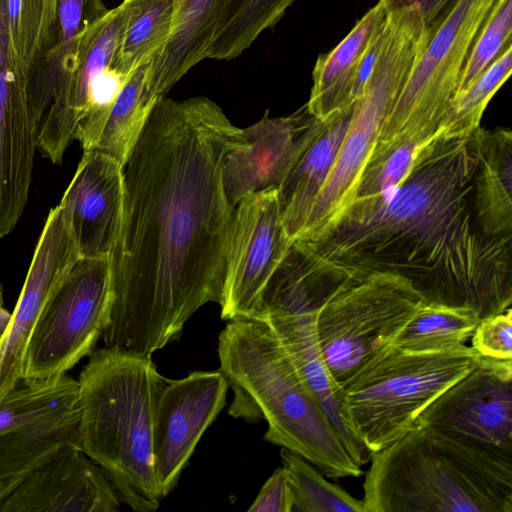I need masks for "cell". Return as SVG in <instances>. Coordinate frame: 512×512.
<instances>
[{
  "mask_svg": "<svg viewBox=\"0 0 512 512\" xmlns=\"http://www.w3.org/2000/svg\"><path fill=\"white\" fill-rule=\"evenodd\" d=\"M238 129L206 97L154 106L124 166L105 347L151 357L221 304L235 211L221 169Z\"/></svg>",
  "mask_w": 512,
  "mask_h": 512,
  "instance_id": "obj_1",
  "label": "cell"
},
{
  "mask_svg": "<svg viewBox=\"0 0 512 512\" xmlns=\"http://www.w3.org/2000/svg\"><path fill=\"white\" fill-rule=\"evenodd\" d=\"M476 131L439 134L394 192L352 202L321 237L296 241L325 266L404 277L426 302L470 307L480 319L505 311L512 303V242L486 236L477 221Z\"/></svg>",
  "mask_w": 512,
  "mask_h": 512,
  "instance_id": "obj_2",
  "label": "cell"
},
{
  "mask_svg": "<svg viewBox=\"0 0 512 512\" xmlns=\"http://www.w3.org/2000/svg\"><path fill=\"white\" fill-rule=\"evenodd\" d=\"M219 370L233 390L228 413L268 423L264 440L289 449L326 477H358L362 467L347 452L319 400L262 320H228L218 338Z\"/></svg>",
  "mask_w": 512,
  "mask_h": 512,
  "instance_id": "obj_3",
  "label": "cell"
},
{
  "mask_svg": "<svg viewBox=\"0 0 512 512\" xmlns=\"http://www.w3.org/2000/svg\"><path fill=\"white\" fill-rule=\"evenodd\" d=\"M167 378L151 357L95 349L78 378L77 446L107 474L136 512L159 508L152 449L153 418Z\"/></svg>",
  "mask_w": 512,
  "mask_h": 512,
  "instance_id": "obj_4",
  "label": "cell"
},
{
  "mask_svg": "<svg viewBox=\"0 0 512 512\" xmlns=\"http://www.w3.org/2000/svg\"><path fill=\"white\" fill-rule=\"evenodd\" d=\"M365 512H512V474L415 426L371 453Z\"/></svg>",
  "mask_w": 512,
  "mask_h": 512,
  "instance_id": "obj_5",
  "label": "cell"
},
{
  "mask_svg": "<svg viewBox=\"0 0 512 512\" xmlns=\"http://www.w3.org/2000/svg\"><path fill=\"white\" fill-rule=\"evenodd\" d=\"M432 31L417 4L387 13L377 61L351 118L328 177L302 232L295 240L313 241L330 230L354 200L382 124L420 58Z\"/></svg>",
  "mask_w": 512,
  "mask_h": 512,
  "instance_id": "obj_6",
  "label": "cell"
},
{
  "mask_svg": "<svg viewBox=\"0 0 512 512\" xmlns=\"http://www.w3.org/2000/svg\"><path fill=\"white\" fill-rule=\"evenodd\" d=\"M329 282L316 327L324 360L340 387L390 348L424 303L406 278L390 273H349L325 266Z\"/></svg>",
  "mask_w": 512,
  "mask_h": 512,
  "instance_id": "obj_7",
  "label": "cell"
},
{
  "mask_svg": "<svg viewBox=\"0 0 512 512\" xmlns=\"http://www.w3.org/2000/svg\"><path fill=\"white\" fill-rule=\"evenodd\" d=\"M479 357L466 344L437 352L393 346L344 387L351 430L371 453L384 448L414 428L419 415Z\"/></svg>",
  "mask_w": 512,
  "mask_h": 512,
  "instance_id": "obj_8",
  "label": "cell"
},
{
  "mask_svg": "<svg viewBox=\"0 0 512 512\" xmlns=\"http://www.w3.org/2000/svg\"><path fill=\"white\" fill-rule=\"evenodd\" d=\"M329 272L292 243L269 279L254 318L273 331L294 366L311 388L354 462L363 466L371 452L350 428L344 389L334 380L321 351L316 318Z\"/></svg>",
  "mask_w": 512,
  "mask_h": 512,
  "instance_id": "obj_9",
  "label": "cell"
},
{
  "mask_svg": "<svg viewBox=\"0 0 512 512\" xmlns=\"http://www.w3.org/2000/svg\"><path fill=\"white\" fill-rule=\"evenodd\" d=\"M495 0H455L432 34L385 118L368 162L441 133L472 42ZM368 164V163H367Z\"/></svg>",
  "mask_w": 512,
  "mask_h": 512,
  "instance_id": "obj_10",
  "label": "cell"
},
{
  "mask_svg": "<svg viewBox=\"0 0 512 512\" xmlns=\"http://www.w3.org/2000/svg\"><path fill=\"white\" fill-rule=\"evenodd\" d=\"M110 307L109 256L80 258L31 333L23 379L59 377L89 357L108 324Z\"/></svg>",
  "mask_w": 512,
  "mask_h": 512,
  "instance_id": "obj_11",
  "label": "cell"
},
{
  "mask_svg": "<svg viewBox=\"0 0 512 512\" xmlns=\"http://www.w3.org/2000/svg\"><path fill=\"white\" fill-rule=\"evenodd\" d=\"M78 381L21 380L0 401V505L38 467L77 446Z\"/></svg>",
  "mask_w": 512,
  "mask_h": 512,
  "instance_id": "obj_12",
  "label": "cell"
},
{
  "mask_svg": "<svg viewBox=\"0 0 512 512\" xmlns=\"http://www.w3.org/2000/svg\"><path fill=\"white\" fill-rule=\"evenodd\" d=\"M415 426L512 470V359L480 355L419 415Z\"/></svg>",
  "mask_w": 512,
  "mask_h": 512,
  "instance_id": "obj_13",
  "label": "cell"
},
{
  "mask_svg": "<svg viewBox=\"0 0 512 512\" xmlns=\"http://www.w3.org/2000/svg\"><path fill=\"white\" fill-rule=\"evenodd\" d=\"M292 243L283 224L278 189L252 193L238 202L226 255L222 319L255 317L263 291Z\"/></svg>",
  "mask_w": 512,
  "mask_h": 512,
  "instance_id": "obj_14",
  "label": "cell"
},
{
  "mask_svg": "<svg viewBox=\"0 0 512 512\" xmlns=\"http://www.w3.org/2000/svg\"><path fill=\"white\" fill-rule=\"evenodd\" d=\"M228 388L220 370L166 379L156 402L152 432L154 473L161 500L174 489L201 436L224 408Z\"/></svg>",
  "mask_w": 512,
  "mask_h": 512,
  "instance_id": "obj_15",
  "label": "cell"
},
{
  "mask_svg": "<svg viewBox=\"0 0 512 512\" xmlns=\"http://www.w3.org/2000/svg\"><path fill=\"white\" fill-rule=\"evenodd\" d=\"M81 258L58 204L46 218L11 319L0 340V401L23 380L31 333L49 300Z\"/></svg>",
  "mask_w": 512,
  "mask_h": 512,
  "instance_id": "obj_16",
  "label": "cell"
},
{
  "mask_svg": "<svg viewBox=\"0 0 512 512\" xmlns=\"http://www.w3.org/2000/svg\"><path fill=\"white\" fill-rule=\"evenodd\" d=\"M316 118L305 111L238 129L222 159L223 189L232 207L245 196L279 189L308 143Z\"/></svg>",
  "mask_w": 512,
  "mask_h": 512,
  "instance_id": "obj_17",
  "label": "cell"
},
{
  "mask_svg": "<svg viewBox=\"0 0 512 512\" xmlns=\"http://www.w3.org/2000/svg\"><path fill=\"white\" fill-rule=\"evenodd\" d=\"M125 25V11L120 3L94 24L81 40L75 64L53 97L37 126V149L59 164L88 110L92 80L114 66Z\"/></svg>",
  "mask_w": 512,
  "mask_h": 512,
  "instance_id": "obj_18",
  "label": "cell"
},
{
  "mask_svg": "<svg viewBox=\"0 0 512 512\" xmlns=\"http://www.w3.org/2000/svg\"><path fill=\"white\" fill-rule=\"evenodd\" d=\"M123 201L124 166L104 152L84 151L59 203L81 258L110 256Z\"/></svg>",
  "mask_w": 512,
  "mask_h": 512,
  "instance_id": "obj_19",
  "label": "cell"
},
{
  "mask_svg": "<svg viewBox=\"0 0 512 512\" xmlns=\"http://www.w3.org/2000/svg\"><path fill=\"white\" fill-rule=\"evenodd\" d=\"M121 502L103 469L72 445L33 471L0 512H117Z\"/></svg>",
  "mask_w": 512,
  "mask_h": 512,
  "instance_id": "obj_20",
  "label": "cell"
},
{
  "mask_svg": "<svg viewBox=\"0 0 512 512\" xmlns=\"http://www.w3.org/2000/svg\"><path fill=\"white\" fill-rule=\"evenodd\" d=\"M354 105V104H353ZM353 106L329 121L316 119L305 148L278 189L282 220L294 241L302 232L346 133Z\"/></svg>",
  "mask_w": 512,
  "mask_h": 512,
  "instance_id": "obj_21",
  "label": "cell"
},
{
  "mask_svg": "<svg viewBox=\"0 0 512 512\" xmlns=\"http://www.w3.org/2000/svg\"><path fill=\"white\" fill-rule=\"evenodd\" d=\"M387 13L379 0L333 50L318 57L306 105L311 116L326 122L353 106L352 91L360 63Z\"/></svg>",
  "mask_w": 512,
  "mask_h": 512,
  "instance_id": "obj_22",
  "label": "cell"
},
{
  "mask_svg": "<svg viewBox=\"0 0 512 512\" xmlns=\"http://www.w3.org/2000/svg\"><path fill=\"white\" fill-rule=\"evenodd\" d=\"M476 139L474 205L479 227L488 237L512 238V132L479 127Z\"/></svg>",
  "mask_w": 512,
  "mask_h": 512,
  "instance_id": "obj_23",
  "label": "cell"
},
{
  "mask_svg": "<svg viewBox=\"0 0 512 512\" xmlns=\"http://www.w3.org/2000/svg\"><path fill=\"white\" fill-rule=\"evenodd\" d=\"M225 0H186L175 31L152 59L147 89L159 100L195 65L207 59Z\"/></svg>",
  "mask_w": 512,
  "mask_h": 512,
  "instance_id": "obj_24",
  "label": "cell"
},
{
  "mask_svg": "<svg viewBox=\"0 0 512 512\" xmlns=\"http://www.w3.org/2000/svg\"><path fill=\"white\" fill-rule=\"evenodd\" d=\"M107 12L102 0H58L55 44L40 73L29 85L32 107L37 117L45 113L72 71L84 35Z\"/></svg>",
  "mask_w": 512,
  "mask_h": 512,
  "instance_id": "obj_25",
  "label": "cell"
},
{
  "mask_svg": "<svg viewBox=\"0 0 512 512\" xmlns=\"http://www.w3.org/2000/svg\"><path fill=\"white\" fill-rule=\"evenodd\" d=\"M186 0H123L125 25L114 66L125 76L168 43Z\"/></svg>",
  "mask_w": 512,
  "mask_h": 512,
  "instance_id": "obj_26",
  "label": "cell"
},
{
  "mask_svg": "<svg viewBox=\"0 0 512 512\" xmlns=\"http://www.w3.org/2000/svg\"><path fill=\"white\" fill-rule=\"evenodd\" d=\"M57 11L58 0H6L12 58L29 85L55 44Z\"/></svg>",
  "mask_w": 512,
  "mask_h": 512,
  "instance_id": "obj_27",
  "label": "cell"
},
{
  "mask_svg": "<svg viewBox=\"0 0 512 512\" xmlns=\"http://www.w3.org/2000/svg\"><path fill=\"white\" fill-rule=\"evenodd\" d=\"M152 59L139 65L127 78L91 149L112 156L123 166L159 101L147 89V75Z\"/></svg>",
  "mask_w": 512,
  "mask_h": 512,
  "instance_id": "obj_28",
  "label": "cell"
},
{
  "mask_svg": "<svg viewBox=\"0 0 512 512\" xmlns=\"http://www.w3.org/2000/svg\"><path fill=\"white\" fill-rule=\"evenodd\" d=\"M480 321L470 307L426 302L397 336L394 347L407 352H437L464 345Z\"/></svg>",
  "mask_w": 512,
  "mask_h": 512,
  "instance_id": "obj_29",
  "label": "cell"
},
{
  "mask_svg": "<svg viewBox=\"0 0 512 512\" xmlns=\"http://www.w3.org/2000/svg\"><path fill=\"white\" fill-rule=\"evenodd\" d=\"M295 0H225L207 59L240 56L267 29L274 27Z\"/></svg>",
  "mask_w": 512,
  "mask_h": 512,
  "instance_id": "obj_30",
  "label": "cell"
},
{
  "mask_svg": "<svg viewBox=\"0 0 512 512\" xmlns=\"http://www.w3.org/2000/svg\"><path fill=\"white\" fill-rule=\"evenodd\" d=\"M280 458L293 493V511L365 512L362 499L326 480L313 464L299 454L281 448Z\"/></svg>",
  "mask_w": 512,
  "mask_h": 512,
  "instance_id": "obj_31",
  "label": "cell"
},
{
  "mask_svg": "<svg viewBox=\"0 0 512 512\" xmlns=\"http://www.w3.org/2000/svg\"><path fill=\"white\" fill-rule=\"evenodd\" d=\"M512 71V46L470 86L451 98L441 124V136L463 137L480 127L482 115Z\"/></svg>",
  "mask_w": 512,
  "mask_h": 512,
  "instance_id": "obj_32",
  "label": "cell"
},
{
  "mask_svg": "<svg viewBox=\"0 0 512 512\" xmlns=\"http://www.w3.org/2000/svg\"><path fill=\"white\" fill-rule=\"evenodd\" d=\"M511 35L512 0H495L472 42L455 93L470 86L512 46Z\"/></svg>",
  "mask_w": 512,
  "mask_h": 512,
  "instance_id": "obj_33",
  "label": "cell"
},
{
  "mask_svg": "<svg viewBox=\"0 0 512 512\" xmlns=\"http://www.w3.org/2000/svg\"><path fill=\"white\" fill-rule=\"evenodd\" d=\"M431 141L405 143L368 162L352 202H367L394 192L408 176L418 154Z\"/></svg>",
  "mask_w": 512,
  "mask_h": 512,
  "instance_id": "obj_34",
  "label": "cell"
},
{
  "mask_svg": "<svg viewBox=\"0 0 512 512\" xmlns=\"http://www.w3.org/2000/svg\"><path fill=\"white\" fill-rule=\"evenodd\" d=\"M472 347L481 356L512 359V309L480 319L471 337Z\"/></svg>",
  "mask_w": 512,
  "mask_h": 512,
  "instance_id": "obj_35",
  "label": "cell"
},
{
  "mask_svg": "<svg viewBox=\"0 0 512 512\" xmlns=\"http://www.w3.org/2000/svg\"><path fill=\"white\" fill-rule=\"evenodd\" d=\"M293 493L283 466L277 468L261 487L250 512H293Z\"/></svg>",
  "mask_w": 512,
  "mask_h": 512,
  "instance_id": "obj_36",
  "label": "cell"
},
{
  "mask_svg": "<svg viewBox=\"0 0 512 512\" xmlns=\"http://www.w3.org/2000/svg\"><path fill=\"white\" fill-rule=\"evenodd\" d=\"M389 12L393 9L417 4L422 12L425 24L433 29L444 17L455 0H380Z\"/></svg>",
  "mask_w": 512,
  "mask_h": 512,
  "instance_id": "obj_37",
  "label": "cell"
},
{
  "mask_svg": "<svg viewBox=\"0 0 512 512\" xmlns=\"http://www.w3.org/2000/svg\"><path fill=\"white\" fill-rule=\"evenodd\" d=\"M4 300H3V293H2V287L0 284V340L3 336V334L6 331V328L9 324V321L11 319V312L7 311L4 308Z\"/></svg>",
  "mask_w": 512,
  "mask_h": 512,
  "instance_id": "obj_38",
  "label": "cell"
}]
</instances>
